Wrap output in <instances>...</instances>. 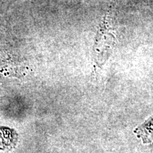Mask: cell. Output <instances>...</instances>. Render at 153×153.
<instances>
[{"instance_id":"6da1fadb","label":"cell","mask_w":153,"mask_h":153,"mask_svg":"<svg viewBox=\"0 0 153 153\" xmlns=\"http://www.w3.org/2000/svg\"><path fill=\"white\" fill-rule=\"evenodd\" d=\"M111 10L105 15L99 25L94 44V59L98 67H101L111 54L116 43V36L113 27Z\"/></svg>"},{"instance_id":"7a4b0ae2","label":"cell","mask_w":153,"mask_h":153,"mask_svg":"<svg viewBox=\"0 0 153 153\" xmlns=\"http://www.w3.org/2000/svg\"><path fill=\"white\" fill-rule=\"evenodd\" d=\"M134 133L140 138L143 144L153 142V114L134 129Z\"/></svg>"},{"instance_id":"3957f363","label":"cell","mask_w":153,"mask_h":153,"mask_svg":"<svg viewBox=\"0 0 153 153\" xmlns=\"http://www.w3.org/2000/svg\"><path fill=\"white\" fill-rule=\"evenodd\" d=\"M18 135L14 129L0 126V150H9L16 146Z\"/></svg>"},{"instance_id":"277c9868","label":"cell","mask_w":153,"mask_h":153,"mask_svg":"<svg viewBox=\"0 0 153 153\" xmlns=\"http://www.w3.org/2000/svg\"><path fill=\"white\" fill-rule=\"evenodd\" d=\"M138 153H146V152H138ZM148 153H153V151H152V152H148Z\"/></svg>"}]
</instances>
